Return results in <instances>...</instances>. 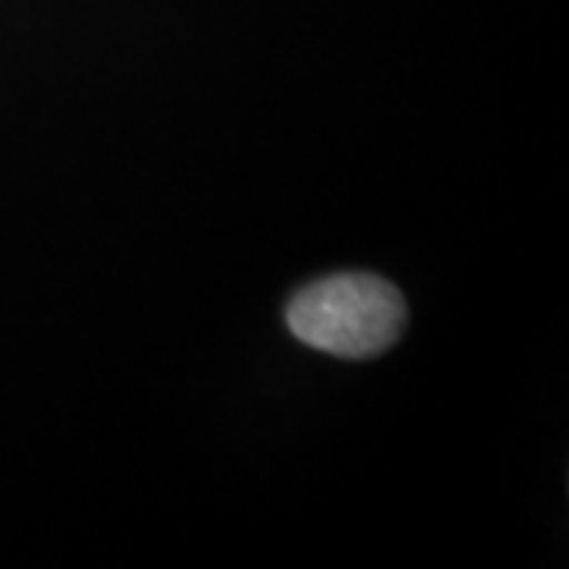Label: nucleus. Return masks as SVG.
Here are the masks:
<instances>
[{
	"mask_svg": "<svg viewBox=\"0 0 569 569\" xmlns=\"http://www.w3.org/2000/svg\"><path fill=\"white\" fill-rule=\"evenodd\" d=\"M284 323L305 346L361 361L383 355L406 332L402 291L370 272H339L305 284L284 310Z\"/></svg>",
	"mask_w": 569,
	"mask_h": 569,
	"instance_id": "1",
	"label": "nucleus"
}]
</instances>
